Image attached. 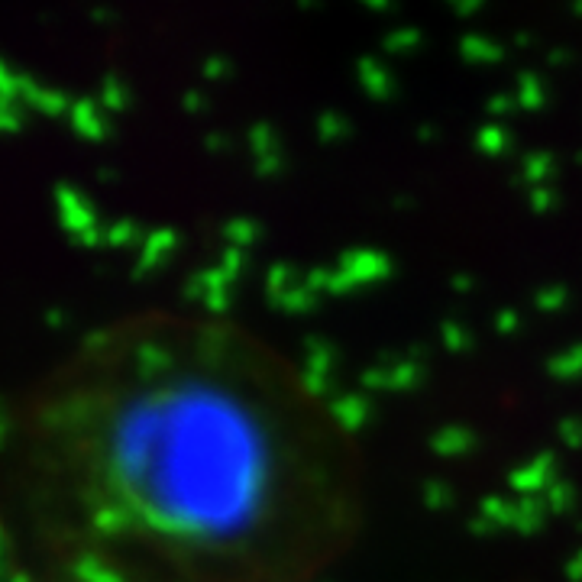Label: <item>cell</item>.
Instances as JSON below:
<instances>
[{"label": "cell", "mask_w": 582, "mask_h": 582, "mask_svg": "<svg viewBox=\"0 0 582 582\" xmlns=\"http://www.w3.org/2000/svg\"><path fill=\"white\" fill-rule=\"evenodd\" d=\"M4 528L23 582H321L363 531V463L275 343L152 308L10 405Z\"/></svg>", "instance_id": "obj_1"}, {"label": "cell", "mask_w": 582, "mask_h": 582, "mask_svg": "<svg viewBox=\"0 0 582 582\" xmlns=\"http://www.w3.org/2000/svg\"><path fill=\"white\" fill-rule=\"evenodd\" d=\"M463 55H469V59H476V62H495L498 55V46L489 43V39H482V36H466L463 39Z\"/></svg>", "instance_id": "obj_2"}, {"label": "cell", "mask_w": 582, "mask_h": 582, "mask_svg": "<svg viewBox=\"0 0 582 582\" xmlns=\"http://www.w3.org/2000/svg\"><path fill=\"white\" fill-rule=\"evenodd\" d=\"M414 43H418V33L414 30H398L385 39V49H411Z\"/></svg>", "instance_id": "obj_3"}, {"label": "cell", "mask_w": 582, "mask_h": 582, "mask_svg": "<svg viewBox=\"0 0 582 582\" xmlns=\"http://www.w3.org/2000/svg\"><path fill=\"white\" fill-rule=\"evenodd\" d=\"M450 4L460 10V13H476L482 7V0H450Z\"/></svg>", "instance_id": "obj_4"}, {"label": "cell", "mask_w": 582, "mask_h": 582, "mask_svg": "<svg viewBox=\"0 0 582 582\" xmlns=\"http://www.w3.org/2000/svg\"><path fill=\"white\" fill-rule=\"evenodd\" d=\"M363 4H366L369 10H376V13H382V10H388V7H392V0H363Z\"/></svg>", "instance_id": "obj_5"}, {"label": "cell", "mask_w": 582, "mask_h": 582, "mask_svg": "<svg viewBox=\"0 0 582 582\" xmlns=\"http://www.w3.org/2000/svg\"><path fill=\"white\" fill-rule=\"evenodd\" d=\"M576 10H579V13H582V0H576Z\"/></svg>", "instance_id": "obj_6"}]
</instances>
